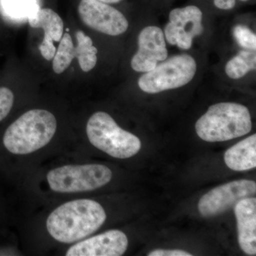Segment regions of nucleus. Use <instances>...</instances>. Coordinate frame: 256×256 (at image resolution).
Returning a JSON list of instances; mask_svg holds the SVG:
<instances>
[{
    "label": "nucleus",
    "instance_id": "f257e3e1",
    "mask_svg": "<svg viewBox=\"0 0 256 256\" xmlns=\"http://www.w3.org/2000/svg\"><path fill=\"white\" fill-rule=\"evenodd\" d=\"M106 220L105 210L98 202L77 200L53 210L47 218L46 228L57 242L70 244L92 235Z\"/></svg>",
    "mask_w": 256,
    "mask_h": 256
},
{
    "label": "nucleus",
    "instance_id": "f03ea898",
    "mask_svg": "<svg viewBox=\"0 0 256 256\" xmlns=\"http://www.w3.org/2000/svg\"><path fill=\"white\" fill-rule=\"evenodd\" d=\"M57 128L55 116L42 109L28 110L5 131L3 144L14 154H28L50 143Z\"/></svg>",
    "mask_w": 256,
    "mask_h": 256
},
{
    "label": "nucleus",
    "instance_id": "7ed1b4c3",
    "mask_svg": "<svg viewBox=\"0 0 256 256\" xmlns=\"http://www.w3.org/2000/svg\"><path fill=\"white\" fill-rule=\"evenodd\" d=\"M196 132L206 142H224L246 136L252 129L248 109L235 102H220L210 106L196 121Z\"/></svg>",
    "mask_w": 256,
    "mask_h": 256
},
{
    "label": "nucleus",
    "instance_id": "20e7f679",
    "mask_svg": "<svg viewBox=\"0 0 256 256\" xmlns=\"http://www.w3.org/2000/svg\"><path fill=\"white\" fill-rule=\"evenodd\" d=\"M88 138L92 146L108 156L127 159L140 150V140L124 130L110 114L99 111L92 114L87 122Z\"/></svg>",
    "mask_w": 256,
    "mask_h": 256
},
{
    "label": "nucleus",
    "instance_id": "39448f33",
    "mask_svg": "<svg viewBox=\"0 0 256 256\" xmlns=\"http://www.w3.org/2000/svg\"><path fill=\"white\" fill-rule=\"evenodd\" d=\"M112 174L105 165H65L48 172L50 190L60 193L92 191L110 182Z\"/></svg>",
    "mask_w": 256,
    "mask_h": 256
},
{
    "label": "nucleus",
    "instance_id": "423d86ee",
    "mask_svg": "<svg viewBox=\"0 0 256 256\" xmlns=\"http://www.w3.org/2000/svg\"><path fill=\"white\" fill-rule=\"evenodd\" d=\"M196 60L191 56H174L158 64L138 80V86L148 94H158L188 84L196 72Z\"/></svg>",
    "mask_w": 256,
    "mask_h": 256
},
{
    "label": "nucleus",
    "instance_id": "0eeeda50",
    "mask_svg": "<svg viewBox=\"0 0 256 256\" xmlns=\"http://www.w3.org/2000/svg\"><path fill=\"white\" fill-rule=\"evenodd\" d=\"M256 184L252 180H240L220 185L200 198L198 208L204 217L220 215L230 210L244 198L255 196Z\"/></svg>",
    "mask_w": 256,
    "mask_h": 256
},
{
    "label": "nucleus",
    "instance_id": "6e6552de",
    "mask_svg": "<svg viewBox=\"0 0 256 256\" xmlns=\"http://www.w3.org/2000/svg\"><path fill=\"white\" fill-rule=\"evenodd\" d=\"M169 18L164 28L166 40L182 50H190L193 38L203 32L202 10L194 5L175 8L170 12Z\"/></svg>",
    "mask_w": 256,
    "mask_h": 256
},
{
    "label": "nucleus",
    "instance_id": "1a4fd4ad",
    "mask_svg": "<svg viewBox=\"0 0 256 256\" xmlns=\"http://www.w3.org/2000/svg\"><path fill=\"white\" fill-rule=\"evenodd\" d=\"M78 12L80 20L86 26L110 36L122 34L129 26L122 12L110 4L96 0H82Z\"/></svg>",
    "mask_w": 256,
    "mask_h": 256
},
{
    "label": "nucleus",
    "instance_id": "9d476101",
    "mask_svg": "<svg viewBox=\"0 0 256 256\" xmlns=\"http://www.w3.org/2000/svg\"><path fill=\"white\" fill-rule=\"evenodd\" d=\"M138 50L132 57L131 66L137 72H148L154 69L159 62L168 58L164 35L156 26L143 28L138 36Z\"/></svg>",
    "mask_w": 256,
    "mask_h": 256
},
{
    "label": "nucleus",
    "instance_id": "9b49d317",
    "mask_svg": "<svg viewBox=\"0 0 256 256\" xmlns=\"http://www.w3.org/2000/svg\"><path fill=\"white\" fill-rule=\"evenodd\" d=\"M128 246L127 236L119 230H111L79 242L70 247L66 256H120Z\"/></svg>",
    "mask_w": 256,
    "mask_h": 256
},
{
    "label": "nucleus",
    "instance_id": "f8f14e48",
    "mask_svg": "<svg viewBox=\"0 0 256 256\" xmlns=\"http://www.w3.org/2000/svg\"><path fill=\"white\" fill-rule=\"evenodd\" d=\"M239 245L249 256L256 255V198L240 200L234 206Z\"/></svg>",
    "mask_w": 256,
    "mask_h": 256
},
{
    "label": "nucleus",
    "instance_id": "ddd939ff",
    "mask_svg": "<svg viewBox=\"0 0 256 256\" xmlns=\"http://www.w3.org/2000/svg\"><path fill=\"white\" fill-rule=\"evenodd\" d=\"M226 164L234 171L252 170L256 166V134L242 140L224 154Z\"/></svg>",
    "mask_w": 256,
    "mask_h": 256
},
{
    "label": "nucleus",
    "instance_id": "4468645a",
    "mask_svg": "<svg viewBox=\"0 0 256 256\" xmlns=\"http://www.w3.org/2000/svg\"><path fill=\"white\" fill-rule=\"evenodd\" d=\"M32 28H42L44 32L43 42H60L64 34V22L60 15L50 8L37 9L28 16Z\"/></svg>",
    "mask_w": 256,
    "mask_h": 256
},
{
    "label": "nucleus",
    "instance_id": "2eb2a0df",
    "mask_svg": "<svg viewBox=\"0 0 256 256\" xmlns=\"http://www.w3.org/2000/svg\"><path fill=\"white\" fill-rule=\"evenodd\" d=\"M76 36L77 46L75 47V57L78 60L82 72H89L97 64V48L92 44V38L85 34L84 32H77Z\"/></svg>",
    "mask_w": 256,
    "mask_h": 256
},
{
    "label": "nucleus",
    "instance_id": "dca6fc26",
    "mask_svg": "<svg viewBox=\"0 0 256 256\" xmlns=\"http://www.w3.org/2000/svg\"><path fill=\"white\" fill-rule=\"evenodd\" d=\"M250 50H242L226 64L225 72L229 78L239 79L255 70L256 53Z\"/></svg>",
    "mask_w": 256,
    "mask_h": 256
},
{
    "label": "nucleus",
    "instance_id": "f3484780",
    "mask_svg": "<svg viewBox=\"0 0 256 256\" xmlns=\"http://www.w3.org/2000/svg\"><path fill=\"white\" fill-rule=\"evenodd\" d=\"M75 56V46L72 36L68 33L64 34L62 40H60L58 50L52 60V68L54 73L60 74L65 72L73 62Z\"/></svg>",
    "mask_w": 256,
    "mask_h": 256
},
{
    "label": "nucleus",
    "instance_id": "a211bd4d",
    "mask_svg": "<svg viewBox=\"0 0 256 256\" xmlns=\"http://www.w3.org/2000/svg\"><path fill=\"white\" fill-rule=\"evenodd\" d=\"M4 4L6 11L15 16H28L37 10L32 0H5Z\"/></svg>",
    "mask_w": 256,
    "mask_h": 256
},
{
    "label": "nucleus",
    "instance_id": "6ab92c4d",
    "mask_svg": "<svg viewBox=\"0 0 256 256\" xmlns=\"http://www.w3.org/2000/svg\"><path fill=\"white\" fill-rule=\"evenodd\" d=\"M234 36L238 44L249 50H256V36L247 26L237 25L234 28Z\"/></svg>",
    "mask_w": 256,
    "mask_h": 256
},
{
    "label": "nucleus",
    "instance_id": "aec40b11",
    "mask_svg": "<svg viewBox=\"0 0 256 256\" xmlns=\"http://www.w3.org/2000/svg\"><path fill=\"white\" fill-rule=\"evenodd\" d=\"M14 96L13 92L6 87L0 88V122L10 114L13 104Z\"/></svg>",
    "mask_w": 256,
    "mask_h": 256
},
{
    "label": "nucleus",
    "instance_id": "412c9836",
    "mask_svg": "<svg viewBox=\"0 0 256 256\" xmlns=\"http://www.w3.org/2000/svg\"><path fill=\"white\" fill-rule=\"evenodd\" d=\"M38 48H40L42 56L47 60H53L56 52V48L53 42L42 41Z\"/></svg>",
    "mask_w": 256,
    "mask_h": 256
},
{
    "label": "nucleus",
    "instance_id": "4be33fe9",
    "mask_svg": "<svg viewBox=\"0 0 256 256\" xmlns=\"http://www.w3.org/2000/svg\"><path fill=\"white\" fill-rule=\"evenodd\" d=\"M148 256H192L190 252L182 250H164V249H156L150 252Z\"/></svg>",
    "mask_w": 256,
    "mask_h": 256
},
{
    "label": "nucleus",
    "instance_id": "5701e85b",
    "mask_svg": "<svg viewBox=\"0 0 256 256\" xmlns=\"http://www.w3.org/2000/svg\"><path fill=\"white\" fill-rule=\"evenodd\" d=\"M214 4L218 9L230 10L235 8L236 0H214Z\"/></svg>",
    "mask_w": 256,
    "mask_h": 256
},
{
    "label": "nucleus",
    "instance_id": "b1692460",
    "mask_svg": "<svg viewBox=\"0 0 256 256\" xmlns=\"http://www.w3.org/2000/svg\"><path fill=\"white\" fill-rule=\"evenodd\" d=\"M96 1L100 2L106 3V4H117V3L120 2L122 0H96Z\"/></svg>",
    "mask_w": 256,
    "mask_h": 256
},
{
    "label": "nucleus",
    "instance_id": "393cba45",
    "mask_svg": "<svg viewBox=\"0 0 256 256\" xmlns=\"http://www.w3.org/2000/svg\"><path fill=\"white\" fill-rule=\"evenodd\" d=\"M240 1H242V2H247V1H248V0H240Z\"/></svg>",
    "mask_w": 256,
    "mask_h": 256
}]
</instances>
